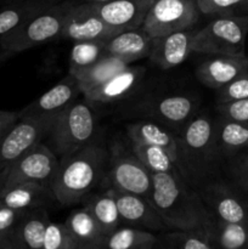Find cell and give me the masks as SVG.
<instances>
[{
	"instance_id": "cell-1",
	"label": "cell",
	"mask_w": 248,
	"mask_h": 249,
	"mask_svg": "<svg viewBox=\"0 0 248 249\" xmlns=\"http://www.w3.org/2000/svg\"><path fill=\"white\" fill-rule=\"evenodd\" d=\"M150 202L168 230H204L212 215L180 172L152 174Z\"/></svg>"
},
{
	"instance_id": "cell-2",
	"label": "cell",
	"mask_w": 248,
	"mask_h": 249,
	"mask_svg": "<svg viewBox=\"0 0 248 249\" xmlns=\"http://www.w3.org/2000/svg\"><path fill=\"white\" fill-rule=\"evenodd\" d=\"M108 152L97 142L60 160L51 182L56 203L71 207L80 203L107 172Z\"/></svg>"
},
{
	"instance_id": "cell-3",
	"label": "cell",
	"mask_w": 248,
	"mask_h": 249,
	"mask_svg": "<svg viewBox=\"0 0 248 249\" xmlns=\"http://www.w3.org/2000/svg\"><path fill=\"white\" fill-rule=\"evenodd\" d=\"M223 158L214 139V121L207 114H196L179 133L177 168L192 187L209 179Z\"/></svg>"
},
{
	"instance_id": "cell-4",
	"label": "cell",
	"mask_w": 248,
	"mask_h": 249,
	"mask_svg": "<svg viewBox=\"0 0 248 249\" xmlns=\"http://www.w3.org/2000/svg\"><path fill=\"white\" fill-rule=\"evenodd\" d=\"M96 118L89 104L77 101L57 116L50 134L51 150L58 158H65L95 142Z\"/></svg>"
},
{
	"instance_id": "cell-5",
	"label": "cell",
	"mask_w": 248,
	"mask_h": 249,
	"mask_svg": "<svg viewBox=\"0 0 248 249\" xmlns=\"http://www.w3.org/2000/svg\"><path fill=\"white\" fill-rule=\"evenodd\" d=\"M248 15L215 16L203 28L196 29L192 51L203 55L245 56Z\"/></svg>"
},
{
	"instance_id": "cell-6",
	"label": "cell",
	"mask_w": 248,
	"mask_h": 249,
	"mask_svg": "<svg viewBox=\"0 0 248 249\" xmlns=\"http://www.w3.org/2000/svg\"><path fill=\"white\" fill-rule=\"evenodd\" d=\"M73 5V1H62L46 7L23 26L2 38L0 40V50L17 53L60 39L66 17Z\"/></svg>"
},
{
	"instance_id": "cell-7",
	"label": "cell",
	"mask_w": 248,
	"mask_h": 249,
	"mask_svg": "<svg viewBox=\"0 0 248 249\" xmlns=\"http://www.w3.org/2000/svg\"><path fill=\"white\" fill-rule=\"evenodd\" d=\"M199 15L196 0H155L141 28L151 38H159L175 32L194 29Z\"/></svg>"
},
{
	"instance_id": "cell-8",
	"label": "cell",
	"mask_w": 248,
	"mask_h": 249,
	"mask_svg": "<svg viewBox=\"0 0 248 249\" xmlns=\"http://www.w3.org/2000/svg\"><path fill=\"white\" fill-rule=\"evenodd\" d=\"M58 165L60 158L55 155L51 147L39 142L2 173L0 177V189L22 182H34L51 186Z\"/></svg>"
},
{
	"instance_id": "cell-9",
	"label": "cell",
	"mask_w": 248,
	"mask_h": 249,
	"mask_svg": "<svg viewBox=\"0 0 248 249\" xmlns=\"http://www.w3.org/2000/svg\"><path fill=\"white\" fill-rule=\"evenodd\" d=\"M57 116L22 117L9 133L0 138V177L12 163L50 134Z\"/></svg>"
},
{
	"instance_id": "cell-10",
	"label": "cell",
	"mask_w": 248,
	"mask_h": 249,
	"mask_svg": "<svg viewBox=\"0 0 248 249\" xmlns=\"http://www.w3.org/2000/svg\"><path fill=\"white\" fill-rule=\"evenodd\" d=\"M107 178L111 187L126 194L138 195L150 201L152 192V173L140 162L133 151L112 147L108 153Z\"/></svg>"
},
{
	"instance_id": "cell-11",
	"label": "cell",
	"mask_w": 248,
	"mask_h": 249,
	"mask_svg": "<svg viewBox=\"0 0 248 249\" xmlns=\"http://www.w3.org/2000/svg\"><path fill=\"white\" fill-rule=\"evenodd\" d=\"M198 107V99L192 95L169 94L150 97L140 102L138 109L146 119L157 122L179 134L196 116Z\"/></svg>"
},
{
	"instance_id": "cell-12",
	"label": "cell",
	"mask_w": 248,
	"mask_h": 249,
	"mask_svg": "<svg viewBox=\"0 0 248 249\" xmlns=\"http://www.w3.org/2000/svg\"><path fill=\"white\" fill-rule=\"evenodd\" d=\"M213 218L228 223L248 224V199L241 196L235 184L211 180L197 190Z\"/></svg>"
},
{
	"instance_id": "cell-13",
	"label": "cell",
	"mask_w": 248,
	"mask_h": 249,
	"mask_svg": "<svg viewBox=\"0 0 248 249\" xmlns=\"http://www.w3.org/2000/svg\"><path fill=\"white\" fill-rule=\"evenodd\" d=\"M121 32L123 31L106 23L90 2H80L73 5L68 12L60 39L72 41L109 39Z\"/></svg>"
},
{
	"instance_id": "cell-14",
	"label": "cell",
	"mask_w": 248,
	"mask_h": 249,
	"mask_svg": "<svg viewBox=\"0 0 248 249\" xmlns=\"http://www.w3.org/2000/svg\"><path fill=\"white\" fill-rule=\"evenodd\" d=\"M118 206L122 225L150 232H164L168 228L148 199L138 195L126 194L111 187Z\"/></svg>"
},
{
	"instance_id": "cell-15",
	"label": "cell",
	"mask_w": 248,
	"mask_h": 249,
	"mask_svg": "<svg viewBox=\"0 0 248 249\" xmlns=\"http://www.w3.org/2000/svg\"><path fill=\"white\" fill-rule=\"evenodd\" d=\"M80 94L83 92L79 87V83L75 79L74 75L68 73L50 90L44 92L38 99L27 105L23 109H21L19 114H21V118L31 116L60 114L66 107L74 102Z\"/></svg>"
},
{
	"instance_id": "cell-16",
	"label": "cell",
	"mask_w": 248,
	"mask_h": 249,
	"mask_svg": "<svg viewBox=\"0 0 248 249\" xmlns=\"http://www.w3.org/2000/svg\"><path fill=\"white\" fill-rule=\"evenodd\" d=\"M155 0H111L92 5L95 11L109 26L122 31L141 28Z\"/></svg>"
},
{
	"instance_id": "cell-17",
	"label": "cell",
	"mask_w": 248,
	"mask_h": 249,
	"mask_svg": "<svg viewBox=\"0 0 248 249\" xmlns=\"http://www.w3.org/2000/svg\"><path fill=\"white\" fill-rule=\"evenodd\" d=\"M196 29L175 32L153 39L148 58L160 70H170L187 60L192 51V40Z\"/></svg>"
},
{
	"instance_id": "cell-18",
	"label": "cell",
	"mask_w": 248,
	"mask_h": 249,
	"mask_svg": "<svg viewBox=\"0 0 248 249\" xmlns=\"http://www.w3.org/2000/svg\"><path fill=\"white\" fill-rule=\"evenodd\" d=\"M145 72V67L129 65L121 72L116 73L83 95L88 102L94 104H111L119 101L133 94Z\"/></svg>"
},
{
	"instance_id": "cell-19",
	"label": "cell",
	"mask_w": 248,
	"mask_h": 249,
	"mask_svg": "<svg viewBox=\"0 0 248 249\" xmlns=\"http://www.w3.org/2000/svg\"><path fill=\"white\" fill-rule=\"evenodd\" d=\"M247 68L248 57L246 55H212L211 58L199 63L196 70V77L202 85L218 90Z\"/></svg>"
},
{
	"instance_id": "cell-20",
	"label": "cell",
	"mask_w": 248,
	"mask_h": 249,
	"mask_svg": "<svg viewBox=\"0 0 248 249\" xmlns=\"http://www.w3.org/2000/svg\"><path fill=\"white\" fill-rule=\"evenodd\" d=\"M0 202L16 211H32L36 208H48L56 202L50 185L22 182L0 189Z\"/></svg>"
},
{
	"instance_id": "cell-21",
	"label": "cell",
	"mask_w": 248,
	"mask_h": 249,
	"mask_svg": "<svg viewBox=\"0 0 248 249\" xmlns=\"http://www.w3.org/2000/svg\"><path fill=\"white\" fill-rule=\"evenodd\" d=\"M153 46L151 38L142 28L129 29L106 40V55L133 63L148 57Z\"/></svg>"
},
{
	"instance_id": "cell-22",
	"label": "cell",
	"mask_w": 248,
	"mask_h": 249,
	"mask_svg": "<svg viewBox=\"0 0 248 249\" xmlns=\"http://www.w3.org/2000/svg\"><path fill=\"white\" fill-rule=\"evenodd\" d=\"M126 135L130 142L164 148L177 160L179 134L174 133L167 126L150 119H143L129 124L126 126Z\"/></svg>"
},
{
	"instance_id": "cell-23",
	"label": "cell",
	"mask_w": 248,
	"mask_h": 249,
	"mask_svg": "<svg viewBox=\"0 0 248 249\" xmlns=\"http://www.w3.org/2000/svg\"><path fill=\"white\" fill-rule=\"evenodd\" d=\"M74 249H104L106 236L85 207L77 208L66 219Z\"/></svg>"
},
{
	"instance_id": "cell-24",
	"label": "cell",
	"mask_w": 248,
	"mask_h": 249,
	"mask_svg": "<svg viewBox=\"0 0 248 249\" xmlns=\"http://www.w3.org/2000/svg\"><path fill=\"white\" fill-rule=\"evenodd\" d=\"M50 223L48 208L32 209L24 213L12 232L19 249H43L44 236Z\"/></svg>"
},
{
	"instance_id": "cell-25",
	"label": "cell",
	"mask_w": 248,
	"mask_h": 249,
	"mask_svg": "<svg viewBox=\"0 0 248 249\" xmlns=\"http://www.w3.org/2000/svg\"><path fill=\"white\" fill-rule=\"evenodd\" d=\"M214 139L220 157L230 160L241 151L248 148V128L219 116L214 121Z\"/></svg>"
},
{
	"instance_id": "cell-26",
	"label": "cell",
	"mask_w": 248,
	"mask_h": 249,
	"mask_svg": "<svg viewBox=\"0 0 248 249\" xmlns=\"http://www.w3.org/2000/svg\"><path fill=\"white\" fill-rule=\"evenodd\" d=\"M82 203L83 207L89 211L106 237L122 226L118 206L111 187L99 194L90 192L87 197H84Z\"/></svg>"
},
{
	"instance_id": "cell-27",
	"label": "cell",
	"mask_w": 248,
	"mask_h": 249,
	"mask_svg": "<svg viewBox=\"0 0 248 249\" xmlns=\"http://www.w3.org/2000/svg\"><path fill=\"white\" fill-rule=\"evenodd\" d=\"M204 232L215 249H248V224L228 223L212 216Z\"/></svg>"
},
{
	"instance_id": "cell-28",
	"label": "cell",
	"mask_w": 248,
	"mask_h": 249,
	"mask_svg": "<svg viewBox=\"0 0 248 249\" xmlns=\"http://www.w3.org/2000/svg\"><path fill=\"white\" fill-rule=\"evenodd\" d=\"M53 4H56L55 0H22L10 2V5L0 10V40Z\"/></svg>"
},
{
	"instance_id": "cell-29",
	"label": "cell",
	"mask_w": 248,
	"mask_h": 249,
	"mask_svg": "<svg viewBox=\"0 0 248 249\" xmlns=\"http://www.w3.org/2000/svg\"><path fill=\"white\" fill-rule=\"evenodd\" d=\"M130 63L126 61L121 60V58L112 57V56H106V57L101 58L97 61L94 65L89 66L87 68L77 71L74 73H71L75 77V79L79 83V87L82 89L83 94L89 91L92 88L97 87L105 80L111 78L116 73L121 72L122 70L126 68Z\"/></svg>"
},
{
	"instance_id": "cell-30",
	"label": "cell",
	"mask_w": 248,
	"mask_h": 249,
	"mask_svg": "<svg viewBox=\"0 0 248 249\" xmlns=\"http://www.w3.org/2000/svg\"><path fill=\"white\" fill-rule=\"evenodd\" d=\"M156 243L155 232L122 225L107 236L104 249H155Z\"/></svg>"
},
{
	"instance_id": "cell-31",
	"label": "cell",
	"mask_w": 248,
	"mask_h": 249,
	"mask_svg": "<svg viewBox=\"0 0 248 249\" xmlns=\"http://www.w3.org/2000/svg\"><path fill=\"white\" fill-rule=\"evenodd\" d=\"M155 249H215L206 232L198 230H168L157 235Z\"/></svg>"
},
{
	"instance_id": "cell-32",
	"label": "cell",
	"mask_w": 248,
	"mask_h": 249,
	"mask_svg": "<svg viewBox=\"0 0 248 249\" xmlns=\"http://www.w3.org/2000/svg\"><path fill=\"white\" fill-rule=\"evenodd\" d=\"M131 143V151L140 160L152 174L156 173H174L180 172L177 160L167 150L158 146L142 145V143Z\"/></svg>"
},
{
	"instance_id": "cell-33",
	"label": "cell",
	"mask_w": 248,
	"mask_h": 249,
	"mask_svg": "<svg viewBox=\"0 0 248 249\" xmlns=\"http://www.w3.org/2000/svg\"><path fill=\"white\" fill-rule=\"evenodd\" d=\"M106 40L107 39H96L74 41L71 50L68 73H74L89 67L101 58L106 57Z\"/></svg>"
},
{
	"instance_id": "cell-34",
	"label": "cell",
	"mask_w": 248,
	"mask_h": 249,
	"mask_svg": "<svg viewBox=\"0 0 248 249\" xmlns=\"http://www.w3.org/2000/svg\"><path fill=\"white\" fill-rule=\"evenodd\" d=\"M199 12L209 16H245L248 0H196Z\"/></svg>"
},
{
	"instance_id": "cell-35",
	"label": "cell",
	"mask_w": 248,
	"mask_h": 249,
	"mask_svg": "<svg viewBox=\"0 0 248 249\" xmlns=\"http://www.w3.org/2000/svg\"><path fill=\"white\" fill-rule=\"evenodd\" d=\"M248 99V68L240 75L216 90L218 105Z\"/></svg>"
},
{
	"instance_id": "cell-36",
	"label": "cell",
	"mask_w": 248,
	"mask_h": 249,
	"mask_svg": "<svg viewBox=\"0 0 248 249\" xmlns=\"http://www.w3.org/2000/svg\"><path fill=\"white\" fill-rule=\"evenodd\" d=\"M43 249H74L72 236L65 223L50 220L44 236Z\"/></svg>"
},
{
	"instance_id": "cell-37",
	"label": "cell",
	"mask_w": 248,
	"mask_h": 249,
	"mask_svg": "<svg viewBox=\"0 0 248 249\" xmlns=\"http://www.w3.org/2000/svg\"><path fill=\"white\" fill-rule=\"evenodd\" d=\"M229 174L233 184L246 192L248 190V148L229 160Z\"/></svg>"
},
{
	"instance_id": "cell-38",
	"label": "cell",
	"mask_w": 248,
	"mask_h": 249,
	"mask_svg": "<svg viewBox=\"0 0 248 249\" xmlns=\"http://www.w3.org/2000/svg\"><path fill=\"white\" fill-rule=\"evenodd\" d=\"M216 109L219 116L243 124L248 128V99L220 104L216 106Z\"/></svg>"
},
{
	"instance_id": "cell-39",
	"label": "cell",
	"mask_w": 248,
	"mask_h": 249,
	"mask_svg": "<svg viewBox=\"0 0 248 249\" xmlns=\"http://www.w3.org/2000/svg\"><path fill=\"white\" fill-rule=\"evenodd\" d=\"M28 212V211H27ZM26 212L16 211L0 202V236H10Z\"/></svg>"
},
{
	"instance_id": "cell-40",
	"label": "cell",
	"mask_w": 248,
	"mask_h": 249,
	"mask_svg": "<svg viewBox=\"0 0 248 249\" xmlns=\"http://www.w3.org/2000/svg\"><path fill=\"white\" fill-rule=\"evenodd\" d=\"M19 119H21L19 112L1 111L0 109V138L9 133L16 125Z\"/></svg>"
},
{
	"instance_id": "cell-41",
	"label": "cell",
	"mask_w": 248,
	"mask_h": 249,
	"mask_svg": "<svg viewBox=\"0 0 248 249\" xmlns=\"http://www.w3.org/2000/svg\"><path fill=\"white\" fill-rule=\"evenodd\" d=\"M0 249H19L12 235L0 236Z\"/></svg>"
},
{
	"instance_id": "cell-42",
	"label": "cell",
	"mask_w": 248,
	"mask_h": 249,
	"mask_svg": "<svg viewBox=\"0 0 248 249\" xmlns=\"http://www.w3.org/2000/svg\"><path fill=\"white\" fill-rule=\"evenodd\" d=\"M14 55H15V53H10V51L0 50V65H1V63H4L6 60H9V58L11 57V56H14Z\"/></svg>"
},
{
	"instance_id": "cell-43",
	"label": "cell",
	"mask_w": 248,
	"mask_h": 249,
	"mask_svg": "<svg viewBox=\"0 0 248 249\" xmlns=\"http://www.w3.org/2000/svg\"><path fill=\"white\" fill-rule=\"evenodd\" d=\"M111 0H83V2H92V4H100V2H107Z\"/></svg>"
},
{
	"instance_id": "cell-44",
	"label": "cell",
	"mask_w": 248,
	"mask_h": 249,
	"mask_svg": "<svg viewBox=\"0 0 248 249\" xmlns=\"http://www.w3.org/2000/svg\"><path fill=\"white\" fill-rule=\"evenodd\" d=\"M4 1H6V2H15V1H22V0H4Z\"/></svg>"
},
{
	"instance_id": "cell-45",
	"label": "cell",
	"mask_w": 248,
	"mask_h": 249,
	"mask_svg": "<svg viewBox=\"0 0 248 249\" xmlns=\"http://www.w3.org/2000/svg\"><path fill=\"white\" fill-rule=\"evenodd\" d=\"M245 194H247V196H248V190H247V191H246V192H245Z\"/></svg>"
}]
</instances>
